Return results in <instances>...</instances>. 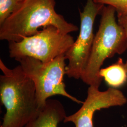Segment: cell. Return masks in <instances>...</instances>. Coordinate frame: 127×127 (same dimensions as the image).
Here are the masks:
<instances>
[{
  "label": "cell",
  "instance_id": "ba28073f",
  "mask_svg": "<svg viewBox=\"0 0 127 127\" xmlns=\"http://www.w3.org/2000/svg\"><path fill=\"white\" fill-rule=\"evenodd\" d=\"M66 116L64 107L59 101L49 99L36 116L25 127H58Z\"/></svg>",
  "mask_w": 127,
  "mask_h": 127
},
{
  "label": "cell",
  "instance_id": "3957f363",
  "mask_svg": "<svg viewBox=\"0 0 127 127\" xmlns=\"http://www.w3.org/2000/svg\"><path fill=\"white\" fill-rule=\"evenodd\" d=\"M116 9L104 6L100 14L98 30L95 35L91 55L81 77L89 86L99 87L103 79L99 75L105 60L115 54H122L127 49V37L125 30L116 22Z\"/></svg>",
  "mask_w": 127,
  "mask_h": 127
},
{
  "label": "cell",
  "instance_id": "4fadbf2b",
  "mask_svg": "<svg viewBox=\"0 0 127 127\" xmlns=\"http://www.w3.org/2000/svg\"><path fill=\"white\" fill-rule=\"evenodd\" d=\"M17 0L19 1H23V0Z\"/></svg>",
  "mask_w": 127,
  "mask_h": 127
},
{
  "label": "cell",
  "instance_id": "6da1fadb",
  "mask_svg": "<svg viewBox=\"0 0 127 127\" xmlns=\"http://www.w3.org/2000/svg\"><path fill=\"white\" fill-rule=\"evenodd\" d=\"M0 98L6 113L0 127H25L38 114L34 83L20 65L8 68L0 59Z\"/></svg>",
  "mask_w": 127,
  "mask_h": 127
},
{
  "label": "cell",
  "instance_id": "7a4b0ae2",
  "mask_svg": "<svg viewBox=\"0 0 127 127\" xmlns=\"http://www.w3.org/2000/svg\"><path fill=\"white\" fill-rule=\"evenodd\" d=\"M55 0H24L20 8L0 26V39L18 42L36 34L39 28L53 26L65 34L78 27L68 23L55 9Z\"/></svg>",
  "mask_w": 127,
  "mask_h": 127
},
{
  "label": "cell",
  "instance_id": "277c9868",
  "mask_svg": "<svg viewBox=\"0 0 127 127\" xmlns=\"http://www.w3.org/2000/svg\"><path fill=\"white\" fill-rule=\"evenodd\" d=\"M64 55L59 56L47 63L27 57L15 59L19 63L24 73L34 83L40 109L44 106L47 100L53 95H62L78 104L83 103L66 91L64 82L66 67Z\"/></svg>",
  "mask_w": 127,
  "mask_h": 127
},
{
  "label": "cell",
  "instance_id": "7c38bea8",
  "mask_svg": "<svg viewBox=\"0 0 127 127\" xmlns=\"http://www.w3.org/2000/svg\"><path fill=\"white\" fill-rule=\"evenodd\" d=\"M117 17L118 23L125 30L127 37V14H117ZM125 67L127 72V61L125 63Z\"/></svg>",
  "mask_w": 127,
  "mask_h": 127
},
{
  "label": "cell",
  "instance_id": "8fae6325",
  "mask_svg": "<svg viewBox=\"0 0 127 127\" xmlns=\"http://www.w3.org/2000/svg\"><path fill=\"white\" fill-rule=\"evenodd\" d=\"M94 1L96 3L113 7L117 14H127V0H94Z\"/></svg>",
  "mask_w": 127,
  "mask_h": 127
},
{
  "label": "cell",
  "instance_id": "5b68a950",
  "mask_svg": "<svg viewBox=\"0 0 127 127\" xmlns=\"http://www.w3.org/2000/svg\"><path fill=\"white\" fill-rule=\"evenodd\" d=\"M74 41L53 26L43 28L36 34L18 42H9V57L15 59L30 57L47 63L65 55Z\"/></svg>",
  "mask_w": 127,
  "mask_h": 127
},
{
  "label": "cell",
  "instance_id": "9c48e42d",
  "mask_svg": "<svg viewBox=\"0 0 127 127\" xmlns=\"http://www.w3.org/2000/svg\"><path fill=\"white\" fill-rule=\"evenodd\" d=\"M99 75L111 88H117L124 85L127 81V72L123 59H118L116 63L105 68H101Z\"/></svg>",
  "mask_w": 127,
  "mask_h": 127
},
{
  "label": "cell",
  "instance_id": "30bf717a",
  "mask_svg": "<svg viewBox=\"0 0 127 127\" xmlns=\"http://www.w3.org/2000/svg\"><path fill=\"white\" fill-rule=\"evenodd\" d=\"M23 1L0 0V26L20 8Z\"/></svg>",
  "mask_w": 127,
  "mask_h": 127
},
{
  "label": "cell",
  "instance_id": "8992f818",
  "mask_svg": "<svg viewBox=\"0 0 127 127\" xmlns=\"http://www.w3.org/2000/svg\"><path fill=\"white\" fill-rule=\"evenodd\" d=\"M104 5L87 0L82 11H80V29L77 39L65 54L68 63L66 75L69 78L81 79L89 59L95 35L94 24L97 15L101 13Z\"/></svg>",
  "mask_w": 127,
  "mask_h": 127
},
{
  "label": "cell",
  "instance_id": "52a82bcc",
  "mask_svg": "<svg viewBox=\"0 0 127 127\" xmlns=\"http://www.w3.org/2000/svg\"><path fill=\"white\" fill-rule=\"evenodd\" d=\"M127 103V98L119 90L111 87L101 91L98 87L89 86L86 99L82 107L75 113L66 116L63 122L73 123L75 127H94L93 116L96 111L122 106Z\"/></svg>",
  "mask_w": 127,
  "mask_h": 127
}]
</instances>
